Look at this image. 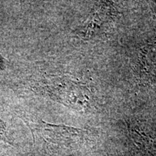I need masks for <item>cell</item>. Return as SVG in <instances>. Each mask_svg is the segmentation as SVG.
<instances>
[{
	"label": "cell",
	"instance_id": "6da1fadb",
	"mask_svg": "<svg viewBox=\"0 0 156 156\" xmlns=\"http://www.w3.org/2000/svg\"><path fill=\"white\" fill-rule=\"evenodd\" d=\"M41 88L51 98L76 111L89 110L94 105L93 94L86 84L67 76L47 79Z\"/></svg>",
	"mask_w": 156,
	"mask_h": 156
},
{
	"label": "cell",
	"instance_id": "7a4b0ae2",
	"mask_svg": "<svg viewBox=\"0 0 156 156\" xmlns=\"http://www.w3.org/2000/svg\"><path fill=\"white\" fill-rule=\"evenodd\" d=\"M111 2H98L85 22L77 30V34L83 39H90L104 34L111 28L116 17L117 12Z\"/></svg>",
	"mask_w": 156,
	"mask_h": 156
},
{
	"label": "cell",
	"instance_id": "3957f363",
	"mask_svg": "<svg viewBox=\"0 0 156 156\" xmlns=\"http://www.w3.org/2000/svg\"><path fill=\"white\" fill-rule=\"evenodd\" d=\"M31 129L46 142L54 145L69 146L83 137L85 132L69 126L54 125L41 122L31 125Z\"/></svg>",
	"mask_w": 156,
	"mask_h": 156
},
{
	"label": "cell",
	"instance_id": "277c9868",
	"mask_svg": "<svg viewBox=\"0 0 156 156\" xmlns=\"http://www.w3.org/2000/svg\"><path fill=\"white\" fill-rule=\"evenodd\" d=\"M151 5L152 7V9H153V12L156 15V1H153L151 2Z\"/></svg>",
	"mask_w": 156,
	"mask_h": 156
}]
</instances>
